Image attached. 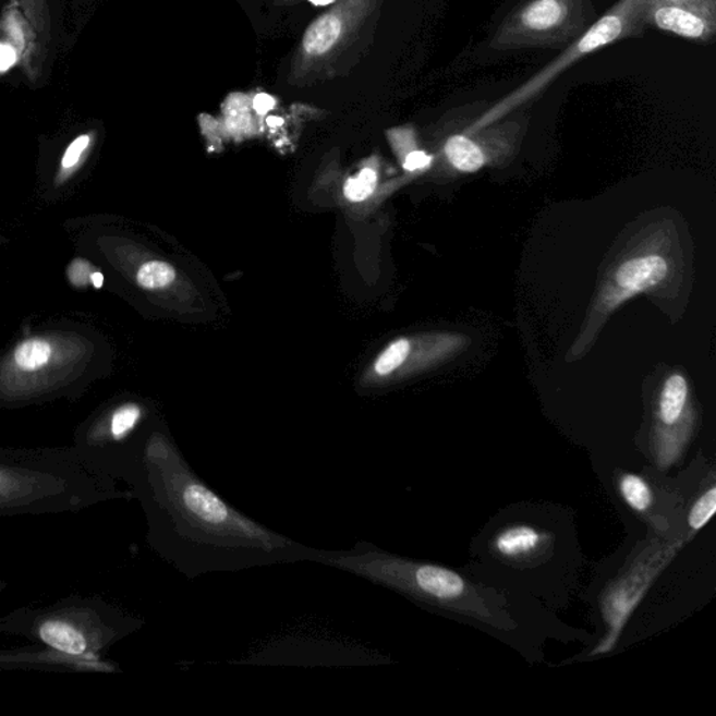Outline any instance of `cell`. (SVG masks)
<instances>
[{"label":"cell","instance_id":"8","mask_svg":"<svg viewBox=\"0 0 716 716\" xmlns=\"http://www.w3.org/2000/svg\"><path fill=\"white\" fill-rule=\"evenodd\" d=\"M669 271V262L658 254L635 255L621 262L597 295L595 313L602 319L609 317L626 301L658 288Z\"/></svg>","mask_w":716,"mask_h":716},{"label":"cell","instance_id":"22","mask_svg":"<svg viewBox=\"0 0 716 716\" xmlns=\"http://www.w3.org/2000/svg\"><path fill=\"white\" fill-rule=\"evenodd\" d=\"M275 104V98L270 97L269 94L262 93L254 98L255 111L260 113V116H264V113L274 110Z\"/></svg>","mask_w":716,"mask_h":716},{"label":"cell","instance_id":"18","mask_svg":"<svg viewBox=\"0 0 716 716\" xmlns=\"http://www.w3.org/2000/svg\"><path fill=\"white\" fill-rule=\"evenodd\" d=\"M410 342L408 339H399L379 355L375 363V372L379 375H389L403 365L408 360Z\"/></svg>","mask_w":716,"mask_h":716},{"label":"cell","instance_id":"2","mask_svg":"<svg viewBox=\"0 0 716 716\" xmlns=\"http://www.w3.org/2000/svg\"><path fill=\"white\" fill-rule=\"evenodd\" d=\"M131 497L73 448H0V517L78 512Z\"/></svg>","mask_w":716,"mask_h":716},{"label":"cell","instance_id":"19","mask_svg":"<svg viewBox=\"0 0 716 716\" xmlns=\"http://www.w3.org/2000/svg\"><path fill=\"white\" fill-rule=\"evenodd\" d=\"M377 172L372 170V168H365L360 172L359 177L350 178L344 185V195L348 199L353 202H362L368 199L375 191V185H377Z\"/></svg>","mask_w":716,"mask_h":716},{"label":"cell","instance_id":"5","mask_svg":"<svg viewBox=\"0 0 716 716\" xmlns=\"http://www.w3.org/2000/svg\"><path fill=\"white\" fill-rule=\"evenodd\" d=\"M595 17L594 0H527L503 20L490 47L508 51L570 46Z\"/></svg>","mask_w":716,"mask_h":716},{"label":"cell","instance_id":"7","mask_svg":"<svg viewBox=\"0 0 716 716\" xmlns=\"http://www.w3.org/2000/svg\"><path fill=\"white\" fill-rule=\"evenodd\" d=\"M521 123L517 121L494 122L476 133H453L444 145L449 165L462 174H475L494 157L507 155L521 135Z\"/></svg>","mask_w":716,"mask_h":716},{"label":"cell","instance_id":"24","mask_svg":"<svg viewBox=\"0 0 716 716\" xmlns=\"http://www.w3.org/2000/svg\"><path fill=\"white\" fill-rule=\"evenodd\" d=\"M268 123L270 126H280L281 123H283V120L279 117H270L268 118Z\"/></svg>","mask_w":716,"mask_h":716},{"label":"cell","instance_id":"23","mask_svg":"<svg viewBox=\"0 0 716 716\" xmlns=\"http://www.w3.org/2000/svg\"><path fill=\"white\" fill-rule=\"evenodd\" d=\"M90 280H92V283H93L94 288H96V289H101L102 288L104 278H102L101 274H98V271H94V274L92 275Z\"/></svg>","mask_w":716,"mask_h":716},{"label":"cell","instance_id":"20","mask_svg":"<svg viewBox=\"0 0 716 716\" xmlns=\"http://www.w3.org/2000/svg\"><path fill=\"white\" fill-rule=\"evenodd\" d=\"M716 511V488L711 487L707 493L694 502L689 515L691 530L700 531L711 521Z\"/></svg>","mask_w":716,"mask_h":716},{"label":"cell","instance_id":"25","mask_svg":"<svg viewBox=\"0 0 716 716\" xmlns=\"http://www.w3.org/2000/svg\"><path fill=\"white\" fill-rule=\"evenodd\" d=\"M310 2L317 4V7H328V4L333 3V0H310Z\"/></svg>","mask_w":716,"mask_h":716},{"label":"cell","instance_id":"13","mask_svg":"<svg viewBox=\"0 0 716 716\" xmlns=\"http://www.w3.org/2000/svg\"><path fill=\"white\" fill-rule=\"evenodd\" d=\"M342 24L332 14L320 17L307 29L304 36V49L310 56H323L338 43Z\"/></svg>","mask_w":716,"mask_h":716},{"label":"cell","instance_id":"15","mask_svg":"<svg viewBox=\"0 0 716 716\" xmlns=\"http://www.w3.org/2000/svg\"><path fill=\"white\" fill-rule=\"evenodd\" d=\"M620 493L624 501L636 512L648 511L654 502V494L644 478L627 473L620 478Z\"/></svg>","mask_w":716,"mask_h":716},{"label":"cell","instance_id":"26","mask_svg":"<svg viewBox=\"0 0 716 716\" xmlns=\"http://www.w3.org/2000/svg\"><path fill=\"white\" fill-rule=\"evenodd\" d=\"M4 8H7V0H0V23H2Z\"/></svg>","mask_w":716,"mask_h":716},{"label":"cell","instance_id":"10","mask_svg":"<svg viewBox=\"0 0 716 716\" xmlns=\"http://www.w3.org/2000/svg\"><path fill=\"white\" fill-rule=\"evenodd\" d=\"M689 400L688 379L680 374L670 375L662 388L659 420L664 426H675L683 416Z\"/></svg>","mask_w":716,"mask_h":716},{"label":"cell","instance_id":"14","mask_svg":"<svg viewBox=\"0 0 716 716\" xmlns=\"http://www.w3.org/2000/svg\"><path fill=\"white\" fill-rule=\"evenodd\" d=\"M57 3L65 19L69 37L75 46L78 36L96 12V0H57Z\"/></svg>","mask_w":716,"mask_h":716},{"label":"cell","instance_id":"16","mask_svg":"<svg viewBox=\"0 0 716 716\" xmlns=\"http://www.w3.org/2000/svg\"><path fill=\"white\" fill-rule=\"evenodd\" d=\"M96 130L84 131L73 137V141L69 143L65 151H63L61 159L62 178H65L69 172L75 171L82 165L88 153L92 151L93 146L96 145Z\"/></svg>","mask_w":716,"mask_h":716},{"label":"cell","instance_id":"9","mask_svg":"<svg viewBox=\"0 0 716 716\" xmlns=\"http://www.w3.org/2000/svg\"><path fill=\"white\" fill-rule=\"evenodd\" d=\"M645 23L691 41L709 43L716 33V0H648Z\"/></svg>","mask_w":716,"mask_h":716},{"label":"cell","instance_id":"1","mask_svg":"<svg viewBox=\"0 0 716 716\" xmlns=\"http://www.w3.org/2000/svg\"><path fill=\"white\" fill-rule=\"evenodd\" d=\"M122 481L142 502L151 545L185 570L311 561L313 549L252 521L211 490L161 434L142 442Z\"/></svg>","mask_w":716,"mask_h":716},{"label":"cell","instance_id":"21","mask_svg":"<svg viewBox=\"0 0 716 716\" xmlns=\"http://www.w3.org/2000/svg\"><path fill=\"white\" fill-rule=\"evenodd\" d=\"M434 157L427 151L414 149L404 156L403 168L409 172L424 171L433 165Z\"/></svg>","mask_w":716,"mask_h":716},{"label":"cell","instance_id":"12","mask_svg":"<svg viewBox=\"0 0 716 716\" xmlns=\"http://www.w3.org/2000/svg\"><path fill=\"white\" fill-rule=\"evenodd\" d=\"M52 344L47 339L34 338L24 340L13 352V367L17 373L36 374L43 372L51 362Z\"/></svg>","mask_w":716,"mask_h":716},{"label":"cell","instance_id":"6","mask_svg":"<svg viewBox=\"0 0 716 716\" xmlns=\"http://www.w3.org/2000/svg\"><path fill=\"white\" fill-rule=\"evenodd\" d=\"M7 10L26 24L33 41V61L26 77L33 88L46 86L58 59L71 51L65 19L57 0H7Z\"/></svg>","mask_w":716,"mask_h":716},{"label":"cell","instance_id":"4","mask_svg":"<svg viewBox=\"0 0 716 716\" xmlns=\"http://www.w3.org/2000/svg\"><path fill=\"white\" fill-rule=\"evenodd\" d=\"M646 4H648V0H620L617 2L605 16L592 23L585 33L572 41L560 53V57L543 68L522 86L494 104L490 110L482 112V116L463 132L476 133L510 116L518 108L526 106L533 98L541 96L558 76L580 59L591 56L610 44L621 41V39L641 37L646 27Z\"/></svg>","mask_w":716,"mask_h":716},{"label":"cell","instance_id":"11","mask_svg":"<svg viewBox=\"0 0 716 716\" xmlns=\"http://www.w3.org/2000/svg\"><path fill=\"white\" fill-rule=\"evenodd\" d=\"M542 535L532 526H512L502 531L494 542V547L502 557L521 558L539 549Z\"/></svg>","mask_w":716,"mask_h":716},{"label":"cell","instance_id":"17","mask_svg":"<svg viewBox=\"0 0 716 716\" xmlns=\"http://www.w3.org/2000/svg\"><path fill=\"white\" fill-rule=\"evenodd\" d=\"M175 280V270L166 262L153 260L137 271V283L146 290L165 289Z\"/></svg>","mask_w":716,"mask_h":716},{"label":"cell","instance_id":"3","mask_svg":"<svg viewBox=\"0 0 716 716\" xmlns=\"http://www.w3.org/2000/svg\"><path fill=\"white\" fill-rule=\"evenodd\" d=\"M141 621L101 596L72 595L43 607H20L0 617V635L22 636L78 666L100 660Z\"/></svg>","mask_w":716,"mask_h":716}]
</instances>
